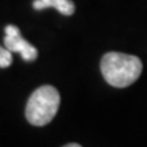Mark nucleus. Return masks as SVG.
<instances>
[{"mask_svg":"<svg viewBox=\"0 0 147 147\" xmlns=\"http://www.w3.org/2000/svg\"><path fill=\"white\" fill-rule=\"evenodd\" d=\"M143 69L140 59L134 55L108 52L101 59V72L113 87H127L136 82Z\"/></svg>","mask_w":147,"mask_h":147,"instance_id":"obj_1","label":"nucleus"},{"mask_svg":"<svg viewBox=\"0 0 147 147\" xmlns=\"http://www.w3.org/2000/svg\"><path fill=\"white\" fill-rule=\"evenodd\" d=\"M60 106V94L57 89L51 84H44L33 91L26 104L27 121L36 127H44L49 124L56 116Z\"/></svg>","mask_w":147,"mask_h":147,"instance_id":"obj_2","label":"nucleus"},{"mask_svg":"<svg viewBox=\"0 0 147 147\" xmlns=\"http://www.w3.org/2000/svg\"><path fill=\"white\" fill-rule=\"evenodd\" d=\"M5 37H4V47L11 52H18L23 60L26 61H34L38 57V51L36 47L22 38L19 29L14 25L5 26Z\"/></svg>","mask_w":147,"mask_h":147,"instance_id":"obj_3","label":"nucleus"},{"mask_svg":"<svg viewBox=\"0 0 147 147\" xmlns=\"http://www.w3.org/2000/svg\"><path fill=\"white\" fill-rule=\"evenodd\" d=\"M33 7L36 10H44L48 7H55L63 15H72L75 12V4L71 0H34Z\"/></svg>","mask_w":147,"mask_h":147,"instance_id":"obj_4","label":"nucleus"},{"mask_svg":"<svg viewBox=\"0 0 147 147\" xmlns=\"http://www.w3.org/2000/svg\"><path fill=\"white\" fill-rule=\"evenodd\" d=\"M12 64V52L0 47V68H7Z\"/></svg>","mask_w":147,"mask_h":147,"instance_id":"obj_5","label":"nucleus"},{"mask_svg":"<svg viewBox=\"0 0 147 147\" xmlns=\"http://www.w3.org/2000/svg\"><path fill=\"white\" fill-rule=\"evenodd\" d=\"M63 147H82L80 144H78V143H68V144H65V146Z\"/></svg>","mask_w":147,"mask_h":147,"instance_id":"obj_6","label":"nucleus"}]
</instances>
